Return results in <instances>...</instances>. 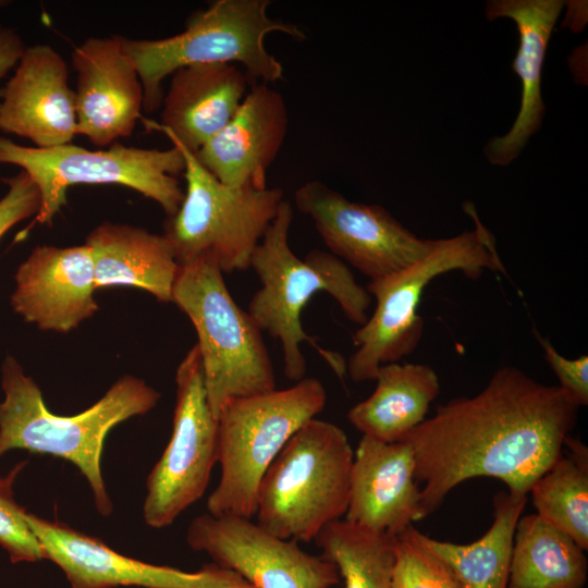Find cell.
Here are the masks:
<instances>
[{
    "label": "cell",
    "mask_w": 588,
    "mask_h": 588,
    "mask_svg": "<svg viewBox=\"0 0 588 588\" xmlns=\"http://www.w3.org/2000/svg\"><path fill=\"white\" fill-rule=\"evenodd\" d=\"M172 303L195 327L207 400L216 418L229 400L277 389L262 331L231 296L211 254L180 266Z\"/></svg>",
    "instance_id": "cell-7"
},
{
    "label": "cell",
    "mask_w": 588,
    "mask_h": 588,
    "mask_svg": "<svg viewBox=\"0 0 588 588\" xmlns=\"http://www.w3.org/2000/svg\"><path fill=\"white\" fill-rule=\"evenodd\" d=\"M186 542L255 588H332L340 581L332 562L274 536L252 518L206 512L189 523Z\"/></svg>",
    "instance_id": "cell-13"
},
{
    "label": "cell",
    "mask_w": 588,
    "mask_h": 588,
    "mask_svg": "<svg viewBox=\"0 0 588 588\" xmlns=\"http://www.w3.org/2000/svg\"><path fill=\"white\" fill-rule=\"evenodd\" d=\"M294 204L313 220L331 254L370 280L403 269L436 245L437 240L416 236L382 206L351 201L319 180L301 185Z\"/></svg>",
    "instance_id": "cell-12"
},
{
    "label": "cell",
    "mask_w": 588,
    "mask_h": 588,
    "mask_svg": "<svg viewBox=\"0 0 588 588\" xmlns=\"http://www.w3.org/2000/svg\"><path fill=\"white\" fill-rule=\"evenodd\" d=\"M563 453L534 483L529 493L536 514L567 535L584 551L588 549V451L568 437Z\"/></svg>",
    "instance_id": "cell-26"
},
{
    "label": "cell",
    "mask_w": 588,
    "mask_h": 588,
    "mask_svg": "<svg viewBox=\"0 0 588 588\" xmlns=\"http://www.w3.org/2000/svg\"><path fill=\"white\" fill-rule=\"evenodd\" d=\"M326 402V389L316 378L229 400L217 416L220 479L208 497L207 513L253 518L266 470L289 439L316 418Z\"/></svg>",
    "instance_id": "cell-8"
},
{
    "label": "cell",
    "mask_w": 588,
    "mask_h": 588,
    "mask_svg": "<svg viewBox=\"0 0 588 588\" xmlns=\"http://www.w3.org/2000/svg\"><path fill=\"white\" fill-rule=\"evenodd\" d=\"M8 3H10L9 1H4V0H0V8H3L4 5H7Z\"/></svg>",
    "instance_id": "cell-33"
},
{
    "label": "cell",
    "mask_w": 588,
    "mask_h": 588,
    "mask_svg": "<svg viewBox=\"0 0 588 588\" xmlns=\"http://www.w3.org/2000/svg\"><path fill=\"white\" fill-rule=\"evenodd\" d=\"M564 7L561 0H491L487 2L489 21L512 20L518 32L519 44L513 71L522 83L520 107L511 130L493 137L485 147L491 164L507 166L525 148L529 138L540 130L544 115L541 76L547 47Z\"/></svg>",
    "instance_id": "cell-21"
},
{
    "label": "cell",
    "mask_w": 588,
    "mask_h": 588,
    "mask_svg": "<svg viewBox=\"0 0 588 588\" xmlns=\"http://www.w3.org/2000/svg\"><path fill=\"white\" fill-rule=\"evenodd\" d=\"M8 184L7 194L0 198V238L20 221L37 215L40 195L37 186L25 171L1 179Z\"/></svg>",
    "instance_id": "cell-31"
},
{
    "label": "cell",
    "mask_w": 588,
    "mask_h": 588,
    "mask_svg": "<svg viewBox=\"0 0 588 588\" xmlns=\"http://www.w3.org/2000/svg\"><path fill=\"white\" fill-rule=\"evenodd\" d=\"M353 456L343 429L318 418L308 420L262 476L256 523L282 539L315 540L346 513Z\"/></svg>",
    "instance_id": "cell-6"
},
{
    "label": "cell",
    "mask_w": 588,
    "mask_h": 588,
    "mask_svg": "<svg viewBox=\"0 0 588 588\" xmlns=\"http://www.w3.org/2000/svg\"><path fill=\"white\" fill-rule=\"evenodd\" d=\"M0 163L17 166L35 183L40 207L35 222L51 223L66 205L69 187L76 184H119L155 200L173 216L184 191L177 175L185 160L176 146L169 149L127 147L114 143L108 149L90 150L73 143L39 148L19 145L0 136Z\"/></svg>",
    "instance_id": "cell-9"
},
{
    "label": "cell",
    "mask_w": 588,
    "mask_h": 588,
    "mask_svg": "<svg viewBox=\"0 0 588 588\" xmlns=\"http://www.w3.org/2000/svg\"><path fill=\"white\" fill-rule=\"evenodd\" d=\"M535 336L543 350V356L558 377L559 387L564 390L578 406L588 404V356L580 355L569 359L562 356L548 338L534 330Z\"/></svg>",
    "instance_id": "cell-30"
},
{
    "label": "cell",
    "mask_w": 588,
    "mask_h": 588,
    "mask_svg": "<svg viewBox=\"0 0 588 588\" xmlns=\"http://www.w3.org/2000/svg\"><path fill=\"white\" fill-rule=\"evenodd\" d=\"M373 392L347 413L351 425L371 439L404 441L427 417L440 392L436 371L426 364L399 362L379 367Z\"/></svg>",
    "instance_id": "cell-23"
},
{
    "label": "cell",
    "mask_w": 588,
    "mask_h": 588,
    "mask_svg": "<svg viewBox=\"0 0 588 588\" xmlns=\"http://www.w3.org/2000/svg\"><path fill=\"white\" fill-rule=\"evenodd\" d=\"M465 209L475 221L473 231L437 240L434 247L415 262L369 281L366 289L375 297L376 308L353 335L356 351L346 363V375L354 382L375 380L380 366L399 362L417 347L424 330L418 306L425 287L434 278L456 270L470 278L486 269L506 272L495 240L474 205H465Z\"/></svg>",
    "instance_id": "cell-5"
},
{
    "label": "cell",
    "mask_w": 588,
    "mask_h": 588,
    "mask_svg": "<svg viewBox=\"0 0 588 588\" xmlns=\"http://www.w3.org/2000/svg\"><path fill=\"white\" fill-rule=\"evenodd\" d=\"M250 84L234 63L183 66L171 75L163 95L161 123L148 126L195 154L231 120Z\"/></svg>",
    "instance_id": "cell-20"
},
{
    "label": "cell",
    "mask_w": 588,
    "mask_h": 588,
    "mask_svg": "<svg viewBox=\"0 0 588 588\" xmlns=\"http://www.w3.org/2000/svg\"><path fill=\"white\" fill-rule=\"evenodd\" d=\"M27 462L17 463L0 477V547L12 563H34L46 559L36 536L25 520V509L14 497V485Z\"/></svg>",
    "instance_id": "cell-29"
},
{
    "label": "cell",
    "mask_w": 588,
    "mask_h": 588,
    "mask_svg": "<svg viewBox=\"0 0 588 588\" xmlns=\"http://www.w3.org/2000/svg\"><path fill=\"white\" fill-rule=\"evenodd\" d=\"M249 588H255V587H253V586H249Z\"/></svg>",
    "instance_id": "cell-34"
},
{
    "label": "cell",
    "mask_w": 588,
    "mask_h": 588,
    "mask_svg": "<svg viewBox=\"0 0 588 588\" xmlns=\"http://www.w3.org/2000/svg\"><path fill=\"white\" fill-rule=\"evenodd\" d=\"M526 503V494L499 492L493 499V523L478 540L456 544L426 535L424 540L461 588H507L515 529Z\"/></svg>",
    "instance_id": "cell-25"
},
{
    "label": "cell",
    "mask_w": 588,
    "mask_h": 588,
    "mask_svg": "<svg viewBox=\"0 0 588 588\" xmlns=\"http://www.w3.org/2000/svg\"><path fill=\"white\" fill-rule=\"evenodd\" d=\"M394 538L345 519L327 525L315 539L344 588H393Z\"/></svg>",
    "instance_id": "cell-27"
},
{
    "label": "cell",
    "mask_w": 588,
    "mask_h": 588,
    "mask_svg": "<svg viewBox=\"0 0 588 588\" xmlns=\"http://www.w3.org/2000/svg\"><path fill=\"white\" fill-rule=\"evenodd\" d=\"M77 73V135L107 146L132 135L143 110V87L121 36L90 37L71 54Z\"/></svg>",
    "instance_id": "cell-15"
},
{
    "label": "cell",
    "mask_w": 588,
    "mask_h": 588,
    "mask_svg": "<svg viewBox=\"0 0 588 588\" xmlns=\"http://www.w3.org/2000/svg\"><path fill=\"white\" fill-rule=\"evenodd\" d=\"M292 221L293 207L283 200L250 259L249 268L261 287L250 298L247 313L261 331L281 342L283 372L289 380L305 378L307 363L301 348L304 342L311 344L343 380L346 362L340 354L317 345L304 331L302 311L314 295L326 292L348 320L363 326L371 295L346 264L331 253L313 249L299 259L289 244Z\"/></svg>",
    "instance_id": "cell-2"
},
{
    "label": "cell",
    "mask_w": 588,
    "mask_h": 588,
    "mask_svg": "<svg viewBox=\"0 0 588 588\" xmlns=\"http://www.w3.org/2000/svg\"><path fill=\"white\" fill-rule=\"evenodd\" d=\"M584 550L536 513L520 516L514 535L507 588H583Z\"/></svg>",
    "instance_id": "cell-24"
},
{
    "label": "cell",
    "mask_w": 588,
    "mask_h": 588,
    "mask_svg": "<svg viewBox=\"0 0 588 588\" xmlns=\"http://www.w3.org/2000/svg\"><path fill=\"white\" fill-rule=\"evenodd\" d=\"M0 131L49 148L77 135L75 91L62 56L49 45L26 47L1 90Z\"/></svg>",
    "instance_id": "cell-16"
},
{
    "label": "cell",
    "mask_w": 588,
    "mask_h": 588,
    "mask_svg": "<svg viewBox=\"0 0 588 588\" xmlns=\"http://www.w3.org/2000/svg\"><path fill=\"white\" fill-rule=\"evenodd\" d=\"M578 406L559 385L504 366L474 396L452 399L404 440L415 452L419 519L457 485L476 477L503 481L528 495L562 454Z\"/></svg>",
    "instance_id": "cell-1"
},
{
    "label": "cell",
    "mask_w": 588,
    "mask_h": 588,
    "mask_svg": "<svg viewBox=\"0 0 588 588\" xmlns=\"http://www.w3.org/2000/svg\"><path fill=\"white\" fill-rule=\"evenodd\" d=\"M393 588H461L449 566L413 525L394 538Z\"/></svg>",
    "instance_id": "cell-28"
},
{
    "label": "cell",
    "mask_w": 588,
    "mask_h": 588,
    "mask_svg": "<svg viewBox=\"0 0 588 588\" xmlns=\"http://www.w3.org/2000/svg\"><path fill=\"white\" fill-rule=\"evenodd\" d=\"M25 520L46 559L64 573L71 588H249L236 573L215 563L197 572L146 563L123 555L100 539L58 520L26 512Z\"/></svg>",
    "instance_id": "cell-14"
},
{
    "label": "cell",
    "mask_w": 588,
    "mask_h": 588,
    "mask_svg": "<svg viewBox=\"0 0 588 588\" xmlns=\"http://www.w3.org/2000/svg\"><path fill=\"white\" fill-rule=\"evenodd\" d=\"M269 0H216L193 13L181 33L158 39L122 37L143 87V110L161 107L163 81L176 70L199 63H234L250 83L274 84L283 78L282 63L268 51L265 40L281 33L306 39L296 25L268 14Z\"/></svg>",
    "instance_id": "cell-4"
},
{
    "label": "cell",
    "mask_w": 588,
    "mask_h": 588,
    "mask_svg": "<svg viewBox=\"0 0 588 588\" xmlns=\"http://www.w3.org/2000/svg\"><path fill=\"white\" fill-rule=\"evenodd\" d=\"M85 244L93 257L96 290L134 286L160 302H172L180 266L163 235L105 222L89 233Z\"/></svg>",
    "instance_id": "cell-22"
},
{
    "label": "cell",
    "mask_w": 588,
    "mask_h": 588,
    "mask_svg": "<svg viewBox=\"0 0 588 588\" xmlns=\"http://www.w3.org/2000/svg\"><path fill=\"white\" fill-rule=\"evenodd\" d=\"M25 48L20 34L0 23V81L15 68Z\"/></svg>",
    "instance_id": "cell-32"
},
{
    "label": "cell",
    "mask_w": 588,
    "mask_h": 588,
    "mask_svg": "<svg viewBox=\"0 0 588 588\" xmlns=\"http://www.w3.org/2000/svg\"><path fill=\"white\" fill-rule=\"evenodd\" d=\"M11 305L41 330L69 332L91 317L95 272L89 247L38 246L15 273Z\"/></svg>",
    "instance_id": "cell-18"
},
{
    "label": "cell",
    "mask_w": 588,
    "mask_h": 588,
    "mask_svg": "<svg viewBox=\"0 0 588 588\" xmlns=\"http://www.w3.org/2000/svg\"><path fill=\"white\" fill-rule=\"evenodd\" d=\"M415 470V452L407 441L363 436L354 451L344 519L393 537L420 520Z\"/></svg>",
    "instance_id": "cell-19"
},
{
    "label": "cell",
    "mask_w": 588,
    "mask_h": 588,
    "mask_svg": "<svg viewBox=\"0 0 588 588\" xmlns=\"http://www.w3.org/2000/svg\"><path fill=\"white\" fill-rule=\"evenodd\" d=\"M3 401L0 402V458L12 450L60 457L87 480L101 516L113 511L102 476L105 439L120 422L151 411L160 393L144 380L124 376L86 411L60 416L51 413L36 382L14 357L2 364Z\"/></svg>",
    "instance_id": "cell-3"
},
{
    "label": "cell",
    "mask_w": 588,
    "mask_h": 588,
    "mask_svg": "<svg viewBox=\"0 0 588 588\" xmlns=\"http://www.w3.org/2000/svg\"><path fill=\"white\" fill-rule=\"evenodd\" d=\"M171 438L146 481L143 518L160 529L205 493L218 458V422L209 406L194 345L180 363Z\"/></svg>",
    "instance_id": "cell-11"
},
{
    "label": "cell",
    "mask_w": 588,
    "mask_h": 588,
    "mask_svg": "<svg viewBox=\"0 0 588 588\" xmlns=\"http://www.w3.org/2000/svg\"><path fill=\"white\" fill-rule=\"evenodd\" d=\"M289 130V110L280 91L253 83L231 120L196 158L219 182L262 189Z\"/></svg>",
    "instance_id": "cell-17"
},
{
    "label": "cell",
    "mask_w": 588,
    "mask_h": 588,
    "mask_svg": "<svg viewBox=\"0 0 588 588\" xmlns=\"http://www.w3.org/2000/svg\"><path fill=\"white\" fill-rule=\"evenodd\" d=\"M171 143L183 154L186 188L177 211L166 223L163 236L179 266L211 254L223 273L248 269L284 200L283 191L225 185L203 167L194 152Z\"/></svg>",
    "instance_id": "cell-10"
}]
</instances>
